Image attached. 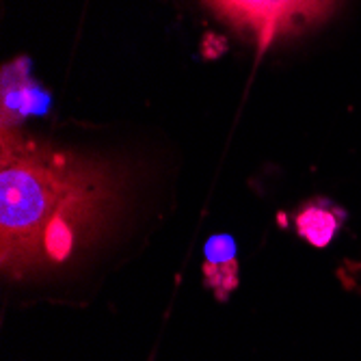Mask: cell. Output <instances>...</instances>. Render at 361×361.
I'll return each mask as SVG.
<instances>
[{"mask_svg":"<svg viewBox=\"0 0 361 361\" xmlns=\"http://www.w3.org/2000/svg\"><path fill=\"white\" fill-rule=\"evenodd\" d=\"M113 200L109 173L13 128L0 149V257L11 277L63 262L85 243Z\"/></svg>","mask_w":361,"mask_h":361,"instance_id":"obj_1","label":"cell"},{"mask_svg":"<svg viewBox=\"0 0 361 361\" xmlns=\"http://www.w3.org/2000/svg\"><path fill=\"white\" fill-rule=\"evenodd\" d=\"M229 24L247 28L262 46L283 32L310 26L329 16L338 0H206Z\"/></svg>","mask_w":361,"mask_h":361,"instance_id":"obj_2","label":"cell"},{"mask_svg":"<svg viewBox=\"0 0 361 361\" xmlns=\"http://www.w3.org/2000/svg\"><path fill=\"white\" fill-rule=\"evenodd\" d=\"M204 281L225 301L238 286V247L229 234H214L204 245Z\"/></svg>","mask_w":361,"mask_h":361,"instance_id":"obj_3","label":"cell"},{"mask_svg":"<svg viewBox=\"0 0 361 361\" xmlns=\"http://www.w3.org/2000/svg\"><path fill=\"white\" fill-rule=\"evenodd\" d=\"M11 70L13 80L3 72V128L16 126L24 117L44 113L50 106V97L28 76H20V63L11 65Z\"/></svg>","mask_w":361,"mask_h":361,"instance_id":"obj_4","label":"cell"},{"mask_svg":"<svg viewBox=\"0 0 361 361\" xmlns=\"http://www.w3.org/2000/svg\"><path fill=\"white\" fill-rule=\"evenodd\" d=\"M342 221H344L342 210L331 206L326 200H314L305 204L297 212V219H294L299 236L318 249L326 247L334 240Z\"/></svg>","mask_w":361,"mask_h":361,"instance_id":"obj_5","label":"cell"}]
</instances>
